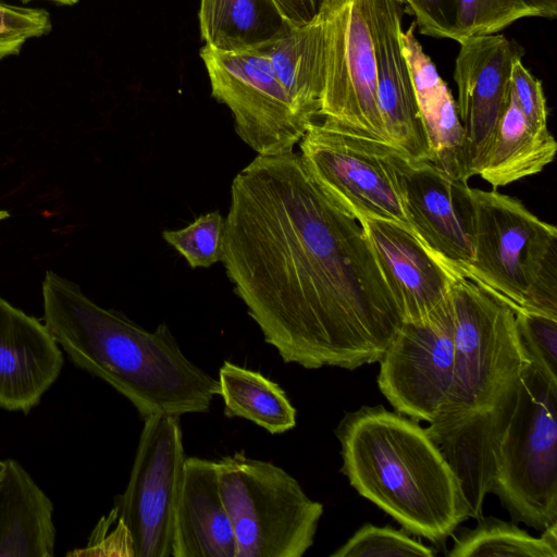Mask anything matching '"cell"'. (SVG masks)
Listing matches in <instances>:
<instances>
[{"instance_id":"cell-1","label":"cell","mask_w":557,"mask_h":557,"mask_svg":"<svg viewBox=\"0 0 557 557\" xmlns=\"http://www.w3.org/2000/svg\"><path fill=\"white\" fill-rule=\"evenodd\" d=\"M221 261L285 363L379 362L404 322L360 223L295 151L258 154L234 177Z\"/></svg>"},{"instance_id":"cell-2","label":"cell","mask_w":557,"mask_h":557,"mask_svg":"<svg viewBox=\"0 0 557 557\" xmlns=\"http://www.w3.org/2000/svg\"><path fill=\"white\" fill-rule=\"evenodd\" d=\"M41 294L44 323L70 360L111 385L143 419L209 411L219 381L187 358L165 323L148 331L53 271Z\"/></svg>"},{"instance_id":"cell-3","label":"cell","mask_w":557,"mask_h":557,"mask_svg":"<svg viewBox=\"0 0 557 557\" xmlns=\"http://www.w3.org/2000/svg\"><path fill=\"white\" fill-rule=\"evenodd\" d=\"M335 435L350 485L407 532L440 544L469 518L453 470L418 421L363 406Z\"/></svg>"},{"instance_id":"cell-4","label":"cell","mask_w":557,"mask_h":557,"mask_svg":"<svg viewBox=\"0 0 557 557\" xmlns=\"http://www.w3.org/2000/svg\"><path fill=\"white\" fill-rule=\"evenodd\" d=\"M470 199L473 256L453 271L490 290L513 311L557 318L556 226L497 189L470 188Z\"/></svg>"},{"instance_id":"cell-5","label":"cell","mask_w":557,"mask_h":557,"mask_svg":"<svg viewBox=\"0 0 557 557\" xmlns=\"http://www.w3.org/2000/svg\"><path fill=\"white\" fill-rule=\"evenodd\" d=\"M448 270L454 375L440 413L425 429L429 435L493 408L517 387L531 363L517 330L513 309L490 290Z\"/></svg>"},{"instance_id":"cell-6","label":"cell","mask_w":557,"mask_h":557,"mask_svg":"<svg viewBox=\"0 0 557 557\" xmlns=\"http://www.w3.org/2000/svg\"><path fill=\"white\" fill-rule=\"evenodd\" d=\"M235 557H301L313 545L323 505L281 467L244 451L216 460Z\"/></svg>"},{"instance_id":"cell-7","label":"cell","mask_w":557,"mask_h":557,"mask_svg":"<svg viewBox=\"0 0 557 557\" xmlns=\"http://www.w3.org/2000/svg\"><path fill=\"white\" fill-rule=\"evenodd\" d=\"M515 522H557V381L532 362L517 386L492 488Z\"/></svg>"},{"instance_id":"cell-8","label":"cell","mask_w":557,"mask_h":557,"mask_svg":"<svg viewBox=\"0 0 557 557\" xmlns=\"http://www.w3.org/2000/svg\"><path fill=\"white\" fill-rule=\"evenodd\" d=\"M299 148L311 177L357 220L391 221L410 231L404 199L410 159L399 149L329 119L314 121Z\"/></svg>"},{"instance_id":"cell-9","label":"cell","mask_w":557,"mask_h":557,"mask_svg":"<svg viewBox=\"0 0 557 557\" xmlns=\"http://www.w3.org/2000/svg\"><path fill=\"white\" fill-rule=\"evenodd\" d=\"M186 458L180 417L144 419L125 491L110 516L128 534L132 556L173 557L174 518Z\"/></svg>"},{"instance_id":"cell-10","label":"cell","mask_w":557,"mask_h":557,"mask_svg":"<svg viewBox=\"0 0 557 557\" xmlns=\"http://www.w3.org/2000/svg\"><path fill=\"white\" fill-rule=\"evenodd\" d=\"M318 16L324 42L320 116L391 144L376 100L371 0H323Z\"/></svg>"},{"instance_id":"cell-11","label":"cell","mask_w":557,"mask_h":557,"mask_svg":"<svg viewBox=\"0 0 557 557\" xmlns=\"http://www.w3.org/2000/svg\"><path fill=\"white\" fill-rule=\"evenodd\" d=\"M212 96L234 116L235 131L259 156L294 151L308 126L294 110L270 60L258 49L200 50Z\"/></svg>"},{"instance_id":"cell-12","label":"cell","mask_w":557,"mask_h":557,"mask_svg":"<svg viewBox=\"0 0 557 557\" xmlns=\"http://www.w3.org/2000/svg\"><path fill=\"white\" fill-rule=\"evenodd\" d=\"M379 362L377 384L395 411L431 423L448 396L454 375L449 293L424 319L404 321Z\"/></svg>"},{"instance_id":"cell-13","label":"cell","mask_w":557,"mask_h":557,"mask_svg":"<svg viewBox=\"0 0 557 557\" xmlns=\"http://www.w3.org/2000/svg\"><path fill=\"white\" fill-rule=\"evenodd\" d=\"M454 79L457 111L466 136L468 175H476L498 122L510 100V74L523 48L504 35L490 34L459 41Z\"/></svg>"},{"instance_id":"cell-14","label":"cell","mask_w":557,"mask_h":557,"mask_svg":"<svg viewBox=\"0 0 557 557\" xmlns=\"http://www.w3.org/2000/svg\"><path fill=\"white\" fill-rule=\"evenodd\" d=\"M404 199L412 234L451 270L473 256L472 211L468 182L456 180L430 161H409Z\"/></svg>"},{"instance_id":"cell-15","label":"cell","mask_w":557,"mask_h":557,"mask_svg":"<svg viewBox=\"0 0 557 557\" xmlns=\"http://www.w3.org/2000/svg\"><path fill=\"white\" fill-rule=\"evenodd\" d=\"M371 9L376 55V100L386 136L411 161H430L400 41L404 5L397 0H371Z\"/></svg>"},{"instance_id":"cell-16","label":"cell","mask_w":557,"mask_h":557,"mask_svg":"<svg viewBox=\"0 0 557 557\" xmlns=\"http://www.w3.org/2000/svg\"><path fill=\"white\" fill-rule=\"evenodd\" d=\"M358 222L404 321L428 317L448 297L449 270L400 224L372 218H359Z\"/></svg>"},{"instance_id":"cell-17","label":"cell","mask_w":557,"mask_h":557,"mask_svg":"<svg viewBox=\"0 0 557 557\" xmlns=\"http://www.w3.org/2000/svg\"><path fill=\"white\" fill-rule=\"evenodd\" d=\"M63 363L61 347L45 323L0 296V408L28 413Z\"/></svg>"},{"instance_id":"cell-18","label":"cell","mask_w":557,"mask_h":557,"mask_svg":"<svg viewBox=\"0 0 557 557\" xmlns=\"http://www.w3.org/2000/svg\"><path fill=\"white\" fill-rule=\"evenodd\" d=\"M516 400L517 387L493 408L429 435L458 481L469 518L483 517V502L492 493L500 444Z\"/></svg>"},{"instance_id":"cell-19","label":"cell","mask_w":557,"mask_h":557,"mask_svg":"<svg viewBox=\"0 0 557 557\" xmlns=\"http://www.w3.org/2000/svg\"><path fill=\"white\" fill-rule=\"evenodd\" d=\"M216 460L187 457L175 509L173 557H235Z\"/></svg>"},{"instance_id":"cell-20","label":"cell","mask_w":557,"mask_h":557,"mask_svg":"<svg viewBox=\"0 0 557 557\" xmlns=\"http://www.w3.org/2000/svg\"><path fill=\"white\" fill-rule=\"evenodd\" d=\"M416 24L400 34L426 137L430 162L456 180L469 182L466 136L456 100L436 65L424 52L416 36Z\"/></svg>"},{"instance_id":"cell-21","label":"cell","mask_w":557,"mask_h":557,"mask_svg":"<svg viewBox=\"0 0 557 557\" xmlns=\"http://www.w3.org/2000/svg\"><path fill=\"white\" fill-rule=\"evenodd\" d=\"M53 504L14 459L3 460L0 479V557H52Z\"/></svg>"},{"instance_id":"cell-22","label":"cell","mask_w":557,"mask_h":557,"mask_svg":"<svg viewBox=\"0 0 557 557\" xmlns=\"http://www.w3.org/2000/svg\"><path fill=\"white\" fill-rule=\"evenodd\" d=\"M271 62L294 110L308 126L320 116L324 88V42L317 15L301 26H290L257 48Z\"/></svg>"},{"instance_id":"cell-23","label":"cell","mask_w":557,"mask_h":557,"mask_svg":"<svg viewBox=\"0 0 557 557\" xmlns=\"http://www.w3.org/2000/svg\"><path fill=\"white\" fill-rule=\"evenodd\" d=\"M556 151L557 143L549 131H533L510 96L476 175L497 189L540 173Z\"/></svg>"},{"instance_id":"cell-24","label":"cell","mask_w":557,"mask_h":557,"mask_svg":"<svg viewBox=\"0 0 557 557\" xmlns=\"http://www.w3.org/2000/svg\"><path fill=\"white\" fill-rule=\"evenodd\" d=\"M201 38L221 52H243L275 39L293 26L274 0H201Z\"/></svg>"},{"instance_id":"cell-25","label":"cell","mask_w":557,"mask_h":557,"mask_svg":"<svg viewBox=\"0 0 557 557\" xmlns=\"http://www.w3.org/2000/svg\"><path fill=\"white\" fill-rule=\"evenodd\" d=\"M218 381L225 417L249 420L273 435L295 428V407L285 391L262 373L225 360Z\"/></svg>"},{"instance_id":"cell-26","label":"cell","mask_w":557,"mask_h":557,"mask_svg":"<svg viewBox=\"0 0 557 557\" xmlns=\"http://www.w3.org/2000/svg\"><path fill=\"white\" fill-rule=\"evenodd\" d=\"M447 556L557 557V522L535 537L516 522L482 517L474 528H463L454 535V545Z\"/></svg>"},{"instance_id":"cell-27","label":"cell","mask_w":557,"mask_h":557,"mask_svg":"<svg viewBox=\"0 0 557 557\" xmlns=\"http://www.w3.org/2000/svg\"><path fill=\"white\" fill-rule=\"evenodd\" d=\"M525 17H541L529 0H458L453 40L496 34Z\"/></svg>"},{"instance_id":"cell-28","label":"cell","mask_w":557,"mask_h":557,"mask_svg":"<svg viewBox=\"0 0 557 557\" xmlns=\"http://www.w3.org/2000/svg\"><path fill=\"white\" fill-rule=\"evenodd\" d=\"M224 231L225 218L215 210L201 214L183 228L163 231L162 237L190 268H209L222 259Z\"/></svg>"},{"instance_id":"cell-29","label":"cell","mask_w":557,"mask_h":557,"mask_svg":"<svg viewBox=\"0 0 557 557\" xmlns=\"http://www.w3.org/2000/svg\"><path fill=\"white\" fill-rule=\"evenodd\" d=\"M434 555L435 552L431 547L411 539L404 531L391 525L377 527L366 523L332 553L331 557H433Z\"/></svg>"},{"instance_id":"cell-30","label":"cell","mask_w":557,"mask_h":557,"mask_svg":"<svg viewBox=\"0 0 557 557\" xmlns=\"http://www.w3.org/2000/svg\"><path fill=\"white\" fill-rule=\"evenodd\" d=\"M516 325L530 361L557 381V318L515 311Z\"/></svg>"},{"instance_id":"cell-31","label":"cell","mask_w":557,"mask_h":557,"mask_svg":"<svg viewBox=\"0 0 557 557\" xmlns=\"http://www.w3.org/2000/svg\"><path fill=\"white\" fill-rule=\"evenodd\" d=\"M51 26L47 11L0 0V61L18 54L29 39L48 34Z\"/></svg>"},{"instance_id":"cell-32","label":"cell","mask_w":557,"mask_h":557,"mask_svg":"<svg viewBox=\"0 0 557 557\" xmlns=\"http://www.w3.org/2000/svg\"><path fill=\"white\" fill-rule=\"evenodd\" d=\"M511 97L535 132H547L548 111L542 82L523 65L522 60L513 63L510 74Z\"/></svg>"},{"instance_id":"cell-33","label":"cell","mask_w":557,"mask_h":557,"mask_svg":"<svg viewBox=\"0 0 557 557\" xmlns=\"http://www.w3.org/2000/svg\"><path fill=\"white\" fill-rule=\"evenodd\" d=\"M414 16L422 35L454 38L458 16V0H397Z\"/></svg>"},{"instance_id":"cell-34","label":"cell","mask_w":557,"mask_h":557,"mask_svg":"<svg viewBox=\"0 0 557 557\" xmlns=\"http://www.w3.org/2000/svg\"><path fill=\"white\" fill-rule=\"evenodd\" d=\"M294 26H301L311 22L319 13L323 0H274Z\"/></svg>"},{"instance_id":"cell-35","label":"cell","mask_w":557,"mask_h":557,"mask_svg":"<svg viewBox=\"0 0 557 557\" xmlns=\"http://www.w3.org/2000/svg\"><path fill=\"white\" fill-rule=\"evenodd\" d=\"M540 12L541 17L554 18L557 14V0H529Z\"/></svg>"},{"instance_id":"cell-36","label":"cell","mask_w":557,"mask_h":557,"mask_svg":"<svg viewBox=\"0 0 557 557\" xmlns=\"http://www.w3.org/2000/svg\"><path fill=\"white\" fill-rule=\"evenodd\" d=\"M22 2H29L32 0H21ZM48 1H53V2H57L59 4H65V5H71V4H74L77 2V0H48Z\"/></svg>"},{"instance_id":"cell-37","label":"cell","mask_w":557,"mask_h":557,"mask_svg":"<svg viewBox=\"0 0 557 557\" xmlns=\"http://www.w3.org/2000/svg\"><path fill=\"white\" fill-rule=\"evenodd\" d=\"M9 216H10V214H9V212H8V211H5V210H0V221H2V220H4V219H7V218H9Z\"/></svg>"},{"instance_id":"cell-38","label":"cell","mask_w":557,"mask_h":557,"mask_svg":"<svg viewBox=\"0 0 557 557\" xmlns=\"http://www.w3.org/2000/svg\"><path fill=\"white\" fill-rule=\"evenodd\" d=\"M2 471H3V461H0V479H1V475H2Z\"/></svg>"}]
</instances>
